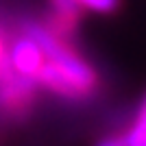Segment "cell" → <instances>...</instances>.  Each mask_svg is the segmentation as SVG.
<instances>
[{
  "mask_svg": "<svg viewBox=\"0 0 146 146\" xmlns=\"http://www.w3.org/2000/svg\"><path fill=\"white\" fill-rule=\"evenodd\" d=\"M20 29H22L24 35H29L31 39H35V42L39 44V48H42L46 61H50L52 66H57L61 72H66L87 96H92V94L96 92L98 74L94 72V68H92L83 57L76 55V50H74L63 37H59L46 24H39L35 20H22Z\"/></svg>",
  "mask_w": 146,
  "mask_h": 146,
  "instance_id": "6da1fadb",
  "label": "cell"
},
{
  "mask_svg": "<svg viewBox=\"0 0 146 146\" xmlns=\"http://www.w3.org/2000/svg\"><path fill=\"white\" fill-rule=\"evenodd\" d=\"M96 146H127V142H124V135H107L98 140Z\"/></svg>",
  "mask_w": 146,
  "mask_h": 146,
  "instance_id": "8992f818",
  "label": "cell"
},
{
  "mask_svg": "<svg viewBox=\"0 0 146 146\" xmlns=\"http://www.w3.org/2000/svg\"><path fill=\"white\" fill-rule=\"evenodd\" d=\"M124 142H127V146H146V94L135 111V118L129 131L124 133Z\"/></svg>",
  "mask_w": 146,
  "mask_h": 146,
  "instance_id": "277c9868",
  "label": "cell"
},
{
  "mask_svg": "<svg viewBox=\"0 0 146 146\" xmlns=\"http://www.w3.org/2000/svg\"><path fill=\"white\" fill-rule=\"evenodd\" d=\"M7 59H9V66H11V70L15 74L31 76V79L37 81V72L42 70L46 57H44L39 44L22 33V37H18L7 48Z\"/></svg>",
  "mask_w": 146,
  "mask_h": 146,
  "instance_id": "7a4b0ae2",
  "label": "cell"
},
{
  "mask_svg": "<svg viewBox=\"0 0 146 146\" xmlns=\"http://www.w3.org/2000/svg\"><path fill=\"white\" fill-rule=\"evenodd\" d=\"M76 2L81 5L83 11H92V13H98V15L116 13L122 5V0H76Z\"/></svg>",
  "mask_w": 146,
  "mask_h": 146,
  "instance_id": "5b68a950",
  "label": "cell"
},
{
  "mask_svg": "<svg viewBox=\"0 0 146 146\" xmlns=\"http://www.w3.org/2000/svg\"><path fill=\"white\" fill-rule=\"evenodd\" d=\"M5 59H7V46L2 42V37H0V61H5Z\"/></svg>",
  "mask_w": 146,
  "mask_h": 146,
  "instance_id": "52a82bcc",
  "label": "cell"
},
{
  "mask_svg": "<svg viewBox=\"0 0 146 146\" xmlns=\"http://www.w3.org/2000/svg\"><path fill=\"white\" fill-rule=\"evenodd\" d=\"M48 7L52 11V20H50V26L48 29L52 33H57L59 37H70L72 31L76 29L81 20V5L76 0H48Z\"/></svg>",
  "mask_w": 146,
  "mask_h": 146,
  "instance_id": "3957f363",
  "label": "cell"
}]
</instances>
